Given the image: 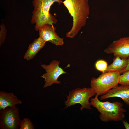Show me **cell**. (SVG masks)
<instances>
[{
	"instance_id": "cell-1",
	"label": "cell",
	"mask_w": 129,
	"mask_h": 129,
	"mask_svg": "<svg viewBox=\"0 0 129 129\" xmlns=\"http://www.w3.org/2000/svg\"><path fill=\"white\" fill-rule=\"evenodd\" d=\"M62 3L73 18L71 28L66 34L67 37L72 38L86 24L90 12L88 0H65Z\"/></svg>"
},
{
	"instance_id": "cell-2",
	"label": "cell",
	"mask_w": 129,
	"mask_h": 129,
	"mask_svg": "<svg viewBox=\"0 0 129 129\" xmlns=\"http://www.w3.org/2000/svg\"><path fill=\"white\" fill-rule=\"evenodd\" d=\"M96 94L94 98L90 99L91 105L100 113L99 117L102 121L107 122L111 121H122L125 117L124 113L126 110L123 108V104L118 102H110L107 101L102 102Z\"/></svg>"
},
{
	"instance_id": "cell-3",
	"label": "cell",
	"mask_w": 129,
	"mask_h": 129,
	"mask_svg": "<svg viewBox=\"0 0 129 129\" xmlns=\"http://www.w3.org/2000/svg\"><path fill=\"white\" fill-rule=\"evenodd\" d=\"M63 0H33L34 9L31 20V23L35 24V29L38 31L39 28L46 24H56L57 20L53 15L50 13V8L54 3L61 5Z\"/></svg>"
},
{
	"instance_id": "cell-4",
	"label": "cell",
	"mask_w": 129,
	"mask_h": 129,
	"mask_svg": "<svg viewBox=\"0 0 129 129\" xmlns=\"http://www.w3.org/2000/svg\"><path fill=\"white\" fill-rule=\"evenodd\" d=\"M120 73L118 71H109L102 73L97 78H93L91 88L98 96L107 93L119 84Z\"/></svg>"
},
{
	"instance_id": "cell-5",
	"label": "cell",
	"mask_w": 129,
	"mask_h": 129,
	"mask_svg": "<svg viewBox=\"0 0 129 129\" xmlns=\"http://www.w3.org/2000/svg\"><path fill=\"white\" fill-rule=\"evenodd\" d=\"M95 93L91 88H78L70 91L67 96V99L65 102L67 108L77 104L81 105V111L85 108L89 110L91 109V104L89 102L90 98L95 95Z\"/></svg>"
},
{
	"instance_id": "cell-6",
	"label": "cell",
	"mask_w": 129,
	"mask_h": 129,
	"mask_svg": "<svg viewBox=\"0 0 129 129\" xmlns=\"http://www.w3.org/2000/svg\"><path fill=\"white\" fill-rule=\"evenodd\" d=\"M18 108L16 106L0 111L1 129H18L21 122Z\"/></svg>"
},
{
	"instance_id": "cell-7",
	"label": "cell",
	"mask_w": 129,
	"mask_h": 129,
	"mask_svg": "<svg viewBox=\"0 0 129 129\" xmlns=\"http://www.w3.org/2000/svg\"><path fill=\"white\" fill-rule=\"evenodd\" d=\"M60 63V61L54 60L48 65H41V67L45 70L46 72L41 76L44 80L45 83L43 88L51 86L54 83H61V82L58 80V79L61 75L67 73L59 66Z\"/></svg>"
},
{
	"instance_id": "cell-8",
	"label": "cell",
	"mask_w": 129,
	"mask_h": 129,
	"mask_svg": "<svg viewBox=\"0 0 129 129\" xmlns=\"http://www.w3.org/2000/svg\"><path fill=\"white\" fill-rule=\"evenodd\" d=\"M108 54H113L122 59L129 57V37H124L113 41L104 50Z\"/></svg>"
},
{
	"instance_id": "cell-9",
	"label": "cell",
	"mask_w": 129,
	"mask_h": 129,
	"mask_svg": "<svg viewBox=\"0 0 129 129\" xmlns=\"http://www.w3.org/2000/svg\"><path fill=\"white\" fill-rule=\"evenodd\" d=\"M56 30L53 25H44L38 29L39 37L46 42L48 41L56 46H62L64 44L63 39L58 36Z\"/></svg>"
},
{
	"instance_id": "cell-10",
	"label": "cell",
	"mask_w": 129,
	"mask_h": 129,
	"mask_svg": "<svg viewBox=\"0 0 129 129\" xmlns=\"http://www.w3.org/2000/svg\"><path fill=\"white\" fill-rule=\"evenodd\" d=\"M113 97L121 98L126 104L129 106V86H118L101 96L99 98L102 100Z\"/></svg>"
},
{
	"instance_id": "cell-11",
	"label": "cell",
	"mask_w": 129,
	"mask_h": 129,
	"mask_svg": "<svg viewBox=\"0 0 129 129\" xmlns=\"http://www.w3.org/2000/svg\"><path fill=\"white\" fill-rule=\"evenodd\" d=\"M22 104V101L13 93L0 91V110Z\"/></svg>"
},
{
	"instance_id": "cell-12",
	"label": "cell",
	"mask_w": 129,
	"mask_h": 129,
	"mask_svg": "<svg viewBox=\"0 0 129 129\" xmlns=\"http://www.w3.org/2000/svg\"><path fill=\"white\" fill-rule=\"evenodd\" d=\"M46 43L39 37L35 39L29 45L24 54V58L28 61L33 59L44 47Z\"/></svg>"
},
{
	"instance_id": "cell-13",
	"label": "cell",
	"mask_w": 129,
	"mask_h": 129,
	"mask_svg": "<svg viewBox=\"0 0 129 129\" xmlns=\"http://www.w3.org/2000/svg\"><path fill=\"white\" fill-rule=\"evenodd\" d=\"M127 59H122L118 56H115L112 63L108 66L104 72L109 71H118L122 74L123 70L127 66Z\"/></svg>"
},
{
	"instance_id": "cell-14",
	"label": "cell",
	"mask_w": 129,
	"mask_h": 129,
	"mask_svg": "<svg viewBox=\"0 0 129 129\" xmlns=\"http://www.w3.org/2000/svg\"><path fill=\"white\" fill-rule=\"evenodd\" d=\"M34 128L33 124L29 118H25L21 120L19 129H34Z\"/></svg>"
},
{
	"instance_id": "cell-15",
	"label": "cell",
	"mask_w": 129,
	"mask_h": 129,
	"mask_svg": "<svg viewBox=\"0 0 129 129\" xmlns=\"http://www.w3.org/2000/svg\"><path fill=\"white\" fill-rule=\"evenodd\" d=\"M119 84L122 85L129 86V70L120 75Z\"/></svg>"
},
{
	"instance_id": "cell-16",
	"label": "cell",
	"mask_w": 129,
	"mask_h": 129,
	"mask_svg": "<svg viewBox=\"0 0 129 129\" xmlns=\"http://www.w3.org/2000/svg\"><path fill=\"white\" fill-rule=\"evenodd\" d=\"M95 66L97 70L104 73L108 66V64L105 61L100 60L96 62Z\"/></svg>"
},
{
	"instance_id": "cell-17",
	"label": "cell",
	"mask_w": 129,
	"mask_h": 129,
	"mask_svg": "<svg viewBox=\"0 0 129 129\" xmlns=\"http://www.w3.org/2000/svg\"><path fill=\"white\" fill-rule=\"evenodd\" d=\"M0 45L4 43L6 38L7 30L3 23L0 25Z\"/></svg>"
},
{
	"instance_id": "cell-18",
	"label": "cell",
	"mask_w": 129,
	"mask_h": 129,
	"mask_svg": "<svg viewBox=\"0 0 129 129\" xmlns=\"http://www.w3.org/2000/svg\"><path fill=\"white\" fill-rule=\"evenodd\" d=\"M123 125L124 126L125 129H129V124L126 121L123 120H122Z\"/></svg>"
},
{
	"instance_id": "cell-19",
	"label": "cell",
	"mask_w": 129,
	"mask_h": 129,
	"mask_svg": "<svg viewBox=\"0 0 129 129\" xmlns=\"http://www.w3.org/2000/svg\"><path fill=\"white\" fill-rule=\"evenodd\" d=\"M128 62L126 68L122 71V74L124 72L129 70V57L128 58Z\"/></svg>"
}]
</instances>
